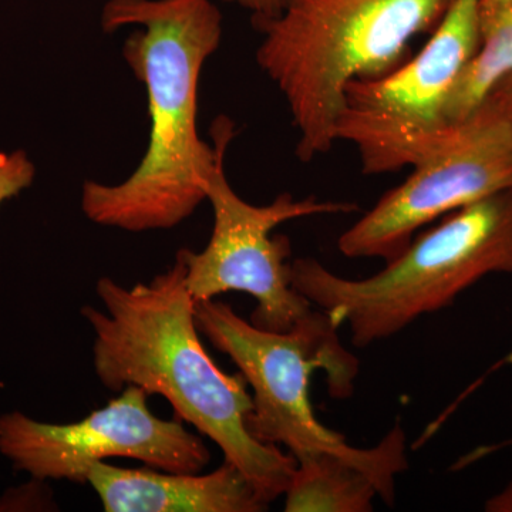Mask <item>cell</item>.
Masks as SVG:
<instances>
[{"mask_svg": "<svg viewBox=\"0 0 512 512\" xmlns=\"http://www.w3.org/2000/svg\"><path fill=\"white\" fill-rule=\"evenodd\" d=\"M485 2H495V0H485Z\"/></svg>", "mask_w": 512, "mask_h": 512, "instance_id": "2e32d148", "label": "cell"}, {"mask_svg": "<svg viewBox=\"0 0 512 512\" xmlns=\"http://www.w3.org/2000/svg\"><path fill=\"white\" fill-rule=\"evenodd\" d=\"M234 3L252 13V19L274 18L281 9V0H222Z\"/></svg>", "mask_w": 512, "mask_h": 512, "instance_id": "5bb4252c", "label": "cell"}, {"mask_svg": "<svg viewBox=\"0 0 512 512\" xmlns=\"http://www.w3.org/2000/svg\"><path fill=\"white\" fill-rule=\"evenodd\" d=\"M480 2L454 0L416 56L382 77L349 84L336 138L356 147L363 174L413 167L454 126L444 110L480 46Z\"/></svg>", "mask_w": 512, "mask_h": 512, "instance_id": "52a82bcc", "label": "cell"}, {"mask_svg": "<svg viewBox=\"0 0 512 512\" xmlns=\"http://www.w3.org/2000/svg\"><path fill=\"white\" fill-rule=\"evenodd\" d=\"M234 128L224 116L212 123L218 156L205 180V200L210 201L214 227L204 251L180 249L187 264V288L195 302L212 301L221 293H248L256 301L252 325L288 332L311 315L313 306L292 286L291 241L285 235L272 237V231L299 218L346 214L356 205L316 197L295 200L288 192L262 207L242 200L225 174Z\"/></svg>", "mask_w": 512, "mask_h": 512, "instance_id": "8992f818", "label": "cell"}, {"mask_svg": "<svg viewBox=\"0 0 512 512\" xmlns=\"http://www.w3.org/2000/svg\"><path fill=\"white\" fill-rule=\"evenodd\" d=\"M490 274L512 275V188L451 212L382 271L343 278L313 258L291 264L292 286L367 348L451 305Z\"/></svg>", "mask_w": 512, "mask_h": 512, "instance_id": "5b68a950", "label": "cell"}, {"mask_svg": "<svg viewBox=\"0 0 512 512\" xmlns=\"http://www.w3.org/2000/svg\"><path fill=\"white\" fill-rule=\"evenodd\" d=\"M285 497L286 512H369L379 491L356 464L316 453L296 460Z\"/></svg>", "mask_w": 512, "mask_h": 512, "instance_id": "8fae6325", "label": "cell"}, {"mask_svg": "<svg viewBox=\"0 0 512 512\" xmlns=\"http://www.w3.org/2000/svg\"><path fill=\"white\" fill-rule=\"evenodd\" d=\"M512 72V0L480 2V46L460 73L446 104L448 123H461Z\"/></svg>", "mask_w": 512, "mask_h": 512, "instance_id": "7c38bea8", "label": "cell"}, {"mask_svg": "<svg viewBox=\"0 0 512 512\" xmlns=\"http://www.w3.org/2000/svg\"><path fill=\"white\" fill-rule=\"evenodd\" d=\"M148 393L127 386L106 407L70 424L40 423L23 413L0 417V453L36 480L87 484L96 464L123 457L168 473H201L211 460L200 437L178 420L158 419Z\"/></svg>", "mask_w": 512, "mask_h": 512, "instance_id": "9c48e42d", "label": "cell"}, {"mask_svg": "<svg viewBox=\"0 0 512 512\" xmlns=\"http://www.w3.org/2000/svg\"><path fill=\"white\" fill-rule=\"evenodd\" d=\"M485 510L490 512H512V483L508 484L501 493L490 498L485 504Z\"/></svg>", "mask_w": 512, "mask_h": 512, "instance_id": "9a60e30c", "label": "cell"}, {"mask_svg": "<svg viewBox=\"0 0 512 512\" xmlns=\"http://www.w3.org/2000/svg\"><path fill=\"white\" fill-rule=\"evenodd\" d=\"M454 0H281L261 32L256 63L282 93L302 163L332 151L345 92L393 72L416 37L433 33Z\"/></svg>", "mask_w": 512, "mask_h": 512, "instance_id": "3957f363", "label": "cell"}, {"mask_svg": "<svg viewBox=\"0 0 512 512\" xmlns=\"http://www.w3.org/2000/svg\"><path fill=\"white\" fill-rule=\"evenodd\" d=\"M485 99L493 101L512 123V72L495 84Z\"/></svg>", "mask_w": 512, "mask_h": 512, "instance_id": "4fadbf2b", "label": "cell"}, {"mask_svg": "<svg viewBox=\"0 0 512 512\" xmlns=\"http://www.w3.org/2000/svg\"><path fill=\"white\" fill-rule=\"evenodd\" d=\"M107 512H262L268 501L229 461L210 474L93 466L87 476Z\"/></svg>", "mask_w": 512, "mask_h": 512, "instance_id": "30bf717a", "label": "cell"}, {"mask_svg": "<svg viewBox=\"0 0 512 512\" xmlns=\"http://www.w3.org/2000/svg\"><path fill=\"white\" fill-rule=\"evenodd\" d=\"M138 26L123 56L147 90L146 154L123 183L86 181L82 210L94 224L128 232L177 227L205 200V180L218 156L198 136V84L217 52L222 16L211 0H107L101 28Z\"/></svg>", "mask_w": 512, "mask_h": 512, "instance_id": "7a4b0ae2", "label": "cell"}, {"mask_svg": "<svg viewBox=\"0 0 512 512\" xmlns=\"http://www.w3.org/2000/svg\"><path fill=\"white\" fill-rule=\"evenodd\" d=\"M339 238L348 258H396L430 222L512 188V123L485 99Z\"/></svg>", "mask_w": 512, "mask_h": 512, "instance_id": "ba28073f", "label": "cell"}, {"mask_svg": "<svg viewBox=\"0 0 512 512\" xmlns=\"http://www.w3.org/2000/svg\"><path fill=\"white\" fill-rule=\"evenodd\" d=\"M96 293L106 311L84 306L80 313L94 332L100 383L116 393L138 386L148 396L160 394L177 420L214 441L269 504L285 495L295 457L249 433L247 380L241 372L225 373L202 345L183 252L148 284L126 288L104 276Z\"/></svg>", "mask_w": 512, "mask_h": 512, "instance_id": "6da1fadb", "label": "cell"}, {"mask_svg": "<svg viewBox=\"0 0 512 512\" xmlns=\"http://www.w3.org/2000/svg\"><path fill=\"white\" fill-rule=\"evenodd\" d=\"M195 322L211 345L231 357L252 389L249 433L265 444L285 446L295 460L336 454L375 481L384 503H394L397 474L409 468L406 434L396 424L376 447L356 448L323 426L313 412L311 376L323 370L329 394L346 399L355 392L359 362L339 339L328 313L313 309L288 332H272L242 319L227 303L195 302Z\"/></svg>", "mask_w": 512, "mask_h": 512, "instance_id": "277c9868", "label": "cell"}]
</instances>
